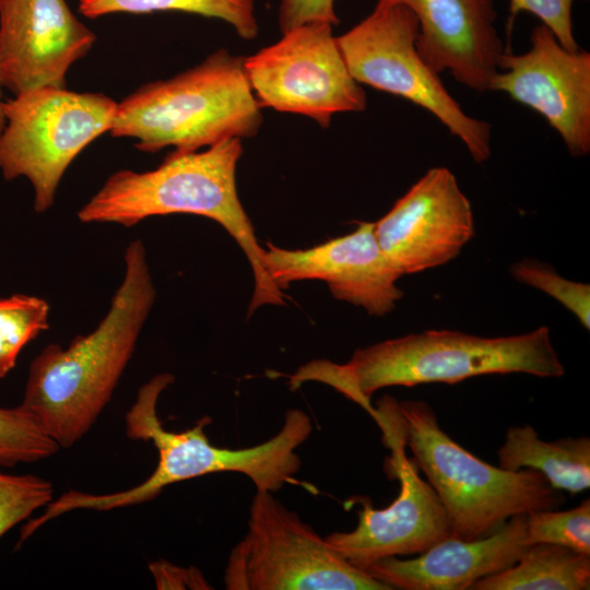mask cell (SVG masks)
<instances>
[{
  "instance_id": "obj_1",
  "label": "cell",
  "mask_w": 590,
  "mask_h": 590,
  "mask_svg": "<svg viewBox=\"0 0 590 590\" xmlns=\"http://www.w3.org/2000/svg\"><path fill=\"white\" fill-rule=\"evenodd\" d=\"M123 279L97 327L32 361L21 406L60 448L92 428L131 359L156 298L141 240L126 248Z\"/></svg>"
},
{
  "instance_id": "obj_2",
  "label": "cell",
  "mask_w": 590,
  "mask_h": 590,
  "mask_svg": "<svg viewBox=\"0 0 590 590\" xmlns=\"http://www.w3.org/2000/svg\"><path fill=\"white\" fill-rule=\"evenodd\" d=\"M522 373L558 378L565 367L547 327L497 338L450 330H427L357 349L350 361L315 359L287 375L294 390L316 381L371 411V396L387 387L444 382L493 374Z\"/></svg>"
},
{
  "instance_id": "obj_3",
  "label": "cell",
  "mask_w": 590,
  "mask_h": 590,
  "mask_svg": "<svg viewBox=\"0 0 590 590\" xmlns=\"http://www.w3.org/2000/svg\"><path fill=\"white\" fill-rule=\"evenodd\" d=\"M241 153V140L232 138L203 151L172 152L151 170H117L81 206L78 219L125 227L176 213L211 219L236 240L252 269L255 290L248 314L266 304L283 305L284 293L264 269V248L238 198L236 167Z\"/></svg>"
},
{
  "instance_id": "obj_4",
  "label": "cell",
  "mask_w": 590,
  "mask_h": 590,
  "mask_svg": "<svg viewBox=\"0 0 590 590\" xmlns=\"http://www.w3.org/2000/svg\"><path fill=\"white\" fill-rule=\"evenodd\" d=\"M174 382L172 374H158L142 385L126 413V435L132 440L151 441L158 462L152 474L134 487L108 494L68 491L48 506L51 517L76 509L108 511L154 499L168 485L198 476L238 472L248 476L257 491L276 492L294 483L300 468L296 452L312 432L310 417L298 409L285 412L278 434L257 446L229 449L214 446L204 433L211 418L204 416L180 433L166 430L157 415L161 393Z\"/></svg>"
},
{
  "instance_id": "obj_5",
  "label": "cell",
  "mask_w": 590,
  "mask_h": 590,
  "mask_svg": "<svg viewBox=\"0 0 590 590\" xmlns=\"http://www.w3.org/2000/svg\"><path fill=\"white\" fill-rule=\"evenodd\" d=\"M244 58L219 49L168 79L141 85L118 102L109 133L142 152L189 153L223 140L251 138L262 123Z\"/></svg>"
},
{
  "instance_id": "obj_6",
  "label": "cell",
  "mask_w": 590,
  "mask_h": 590,
  "mask_svg": "<svg viewBox=\"0 0 590 590\" xmlns=\"http://www.w3.org/2000/svg\"><path fill=\"white\" fill-rule=\"evenodd\" d=\"M398 412L405 446L437 494L453 538L481 539L514 516L556 509L565 502L540 472L507 471L465 450L441 429L428 403L404 400Z\"/></svg>"
},
{
  "instance_id": "obj_7",
  "label": "cell",
  "mask_w": 590,
  "mask_h": 590,
  "mask_svg": "<svg viewBox=\"0 0 590 590\" xmlns=\"http://www.w3.org/2000/svg\"><path fill=\"white\" fill-rule=\"evenodd\" d=\"M117 107L104 93L67 87H40L7 99L0 133L3 178L25 177L34 189V210L47 211L70 164L110 131Z\"/></svg>"
},
{
  "instance_id": "obj_8",
  "label": "cell",
  "mask_w": 590,
  "mask_h": 590,
  "mask_svg": "<svg viewBox=\"0 0 590 590\" xmlns=\"http://www.w3.org/2000/svg\"><path fill=\"white\" fill-rule=\"evenodd\" d=\"M229 590H390L332 550L268 491L255 494L248 531L225 569Z\"/></svg>"
},
{
  "instance_id": "obj_9",
  "label": "cell",
  "mask_w": 590,
  "mask_h": 590,
  "mask_svg": "<svg viewBox=\"0 0 590 590\" xmlns=\"http://www.w3.org/2000/svg\"><path fill=\"white\" fill-rule=\"evenodd\" d=\"M417 35L413 12L393 5L375 8L337 39L350 73L359 84L429 111L460 139L475 163L486 162L492 153L491 125L463 111L439 74L418 54Z\"/></svg>"
},
{
  "instance_id": "obj_10",
  "label": "cell",
  "mask_w": 590,
  "mask_h": 590,
  "mask_svg": "<svg viewBox=\"0 0 590 590\" xmlns=\"http://www.w3.org/2000/svg\"><path fill=\"white\" fill-rule=\"evenodd\" d=\"M332 25L306 24L244 58L250 87L263 107L298 114L329 127L338 113L363 111L366 93L352 76Z\"/></svg>"
},
{
  "instance_id": "obj_11",
  "label": "cell",
  "mask_w": 590,
  "mask_h": 590,
  "mask_svg": "<svg viewBox=\"0 0 590 590\" xmlns=\"http://www.w3.org/2000/svg\"><path fill=\"white\" fill-rule=\"evenodd\" d=\"M391 450L389 465L400 482L398 497L386 508L375 509L361 497L358 522L349 532H333L327 544L352 565L364 569L386 557L421 554L434 544L451 538L447 514L430 484L418 474L414 459L405 456L398 402L384 397L370 413Z\"/></svg>"
},
{
  "instance_id": "obj_12",
  "label": "cell",
  "mask_w": 590,
  "mask_h": 590,
  "mask_svg": "<svg viewBox=\"0 0 590 590\" xmlns=\"http://www.w3.org/2000/svg\"><path fill=\"white\" fill-rule=\"evenodd\" d=\"M528 51H504L488 92L506 93L542 115L573 156L590 152V54L569 51L544 25L531 32Z\"/></svg>"
},
{
  "instance_id": "obj_13",
  "label": "cell",
  "mask_w": 590,
  "mask_h": 590,
  "mask_svg": "<svg viewBox=\"0 0 590 590\" xmlns=\"http://www.w3.org/2000/svg\"><path fill=\"white\" fill-rule=\"evenodd\" d=\"M377 243L402 275L442 266L474 234L472 206L446 167L428 169L374 226Z\"/></svg>"
},
{
  "instance_id": "obj_14",
  "label": "cell",
  "mask_w": 590,
  "mask_h": 590,
  "mask_svg": "<svg viewBox=\"0 0 590 590\" xmlns=\"http://www.w3.org/2000/svg\"><path fill=\"white\" fill-rule=\"evenodd\" d=\"M374 226L361 222L350 234L302 250L267 243L264 269L281 291L296 281L321 280L335 298L385 316L403 296L397 286L403 275L380 249Z\"/></svg>"
},
{
  "instance_id": "obj_15",
  "label": "cell",
  "mask_w": 590,
  "mask_h": 590,
  "mask_svg": "<svg viewBox=\"0 0 590 590\" xmlns=\"http://www.w3.org/2000/svg\"><path fill=\"white\" fill-rule=\"evenodd\" d=\"M95 42L66 0H7L0 7V86L13 96L66 87L69 69Z\"/></svg>"
},
{
  "instance_id": "obj_16",
  "label": "cell",
  "mask_w": 590,
  "mask_h": 590,
  "mask_svg": "<svg viewBox=\"0 0 590 590\" xmlns=\"http://www.w3.org/2000/svg\"><path fill=\"white\" fill-rule=\"evenodd\" d=\"M393 5L415 15L417 51L435 72L448 70L460 84L488 92L505 51L493 0H378L375 8Z\"/></svg>"
},
{
  "instance_id": "obj_17",
  "label": "cell",
  "mask_w": 590,
  "mask_h": 590,
  "mask_svg": "<svg viewBox=\"0 0 590 590\" xmlns=\"http://www.w3.org/2000/svg\"><path fill=\"white\" fill-rule=\"evenodd\" d=\"M526 515L508 519L481 539H445L412 559L386 557L364 570L392 589L467 590L480 579L512 566L527 547Z\"/></svg>"
},
{
  "instance_id": "obj_18",
  "label": "cell",
  "mask_w": 590,
  "mask_h": 590,
  "mask_svg": "<svg viewBox=\"0 0 590 590\" xmlns=\"http://www.w3.org/2000/svg\"><path fill=\"white\" fill-rule=\"evenodd\" d=\"M497 453L499 468L538 471L558 491L576 495L590 486V438L587 436L544 441L530 425L512 426L507 429Z\"/></svg>"
},
{
  "instance_id": "obj_19",
  "label": "cell",
  "mask_w": 590,
  "mask_h": 590,
  "mask_svg": "<svg viewBox=\"0 0 590 590\" xmlns=\"http://www.w3.org/2000/svg\"><path fill=\"white\" fill-rule=\"evenodd\" d=\"M590 555L535 543L507 569L477 580L472 590H588Z\"/></svg>"
},
{
  "instance_id": "obj_20",
  "label": "cell",
  "mask_w": 590,
  "mask_h": 590,
  "mask_svg": "<svg viewBox=\"0 0 590 590\" xmlns=\"http://www.w3.org/2000/svg\"><path fill=\"white\" fill-rule=\"evenodd\" d=\"M81 14L97 19L113 13L185 12L228 23L246 40L258 34L256 0H79Z\"/></svg>"
},
{
  "instance_id": "obj_21",
  "label": "cell",
  "mask_w": 590,
  "mask_h": 590,
  "mask_svg": "<svg viewBox=\"0 0 590 590\" xmlns=\"http://www.w3.org/2000/svg\"><path fill=\"white\" fill-rule=\"evenodd\" d=\"M49 310L38 296L0 297V379L15 367L24 346L49 329Z\"/></svg>"
},
{
  "instance_id": "obj_22",
  "label": "cell",
  "mask_w": 590,
  "mask_h": 590,
  "mask_svg": "<svg viewBox=\"0 0 590 590\" xmlns=\"http://www.w3.org/2000/svg\"><path fill=\"white\" fill-rule=\"evenodd\" d=\"M59 448L21 405L0 408V465L36 462Z\"/></svg>"
},
{
  "instance_id": "obj_23",
  "label": "cell",
  "mask_w": 590,
  "mask_h": 590,
  "mask_svg": "<svg viewBox=\"0 0 590 590\" xmlns=\"http://www.w3.org/2000/svg\"><path fill=\"white\" fill-rule=\"evenodd\" d=\"M528 543H548L590 555V499L569 510H535L526 515Z\"/></svg>"
},
{
  "instance_id": "obj_24",
  "label": "cell",
  "mask_w": 590,
  "mask_h": 590,
  "mask_svg": "<svg viewBox=\"0 0 590 590\" xmlns=\"http://www.w3.org/2000/svg\"><path fill=\"white\" fill-rule=\"evenodd\" d=\"M512 276L543 291L573 312L579 322L590 328V286L562 278L548 264L536 259H523L510 268Z\"/></svg>"
},
{
  "instance_id": "obj_25",
  "label": "cell",
  "mask_w": 590,
  "mask_h": 590,
  "mask_svg": "<svg viewBox=\"0 0 590 590\" xmlns=\"http://www.w3.org/2000/svg\"><path fill=\"white\" fill-rule=\"evenodd\" d=\"M52 499L54 487L46 479L0 473V538Z\"/></svg>"
},
{
  "instance_id": "obj_26",
  "label": "cell",
  "mask_w": 590,
  "mask_h": 590,
  "mask_svg": "<svg viewBox=\"0 0 590 590\" xmlns=\"http://www.w3.org/2000/svg\"><path fill=\"white\" fill-rule=\"evenodd\" d=\"M574 0H509V31L521 12L535 15L569 51L579 48L574 36L571 7Z\"/></svg>"
},
{
  "instance_id": "obj_27",
  "label": "cell",
  "mask_w": 590,
  "mask_h": 590,
  "mask_svg": "<svg viewBox=\"0 0 590 590\" xmlns=\"http://www.w3.org/2000/svg\"><path fill=\"white\" fill-rule=\"evenodd\" d=\"M278 22L281 33L306 24L338 25L334 0H279Z\"/></svg>"
},
{
  "instance_id": "obj_28",
  "label": "cell",
  "mask_w": 590,
  "mask_h": 590,
  "mask_svg": "<svg viewBox=\"0 0 590 590\" xmlns=\"http://www.w3.org/2000/svg\"><path fill=\"white\" fill-rule=\"evenodd\" d=\"M149 569L154 577L157 589H208L210 588L202 574L191 567H177L164 559L151 562Z\"/></svg>"
},
{
  "instance_id": "obj_29",
  "label": "cell",
  "mask_w": 590,
  "mask_h": 590,
  "mask_svg": "<svg viewBox=\"0 0 590 590\" xmlns=\"http://www.w3.org/2000/svg\"><path fill=\"white\" fill-rule=\"evenodd\" d=\"M5 125L4 114H3V101L1 99V86H0V133L3 130Z\"/></svg>"
},
{
  "instance_id": "obj_30",
  "label": "cell",
  "mask_w": 590,
  "mask_h": 590,
  "mask_svg": "<svg viewBox=\"0 0 590 590\" xmlns=\"http://www.w3.org/2000/svg\"><path fill=\"white\" fill-rule=\"evenodd\" d=\"M7 0H0V7Z\"/></svg>"
}]
</instances>
